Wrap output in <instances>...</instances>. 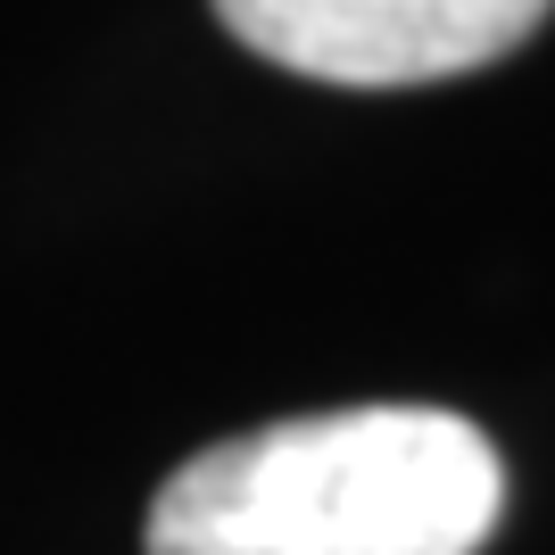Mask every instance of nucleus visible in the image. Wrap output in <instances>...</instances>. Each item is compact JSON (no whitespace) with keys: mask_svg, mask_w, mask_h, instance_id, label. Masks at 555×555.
I'll use <instances>...</instances> for the list:
<instances>
[{"mask_svg":"<svg viewBox=\"0 0 555 555\" xmlns=\"http://www.w3.org/2000/svg\"><path fill=\"white\" fill-rule=\"evenodd\" d=\"M506 464L448 406H340L199 448L150 498V555H481Z\"/></svg>","mask_w":555,"mask_h":555,"instance_id":"obj_1","label":"nucleus"},{"mask_svg":"<svg viewBox=\"0 0 555 555\" xmlns=\"http://www.w3.org/2000/svg\"><path fill=\"white\" fill-rule=\"evenodd\" d=\"M555 0H216L241 50L307 83L398 92L522 50Z\"/></svg>","mask_w":555,"mask_h":555,"instance_id":"obj_2","label":"nucleus"}]
</instances>
